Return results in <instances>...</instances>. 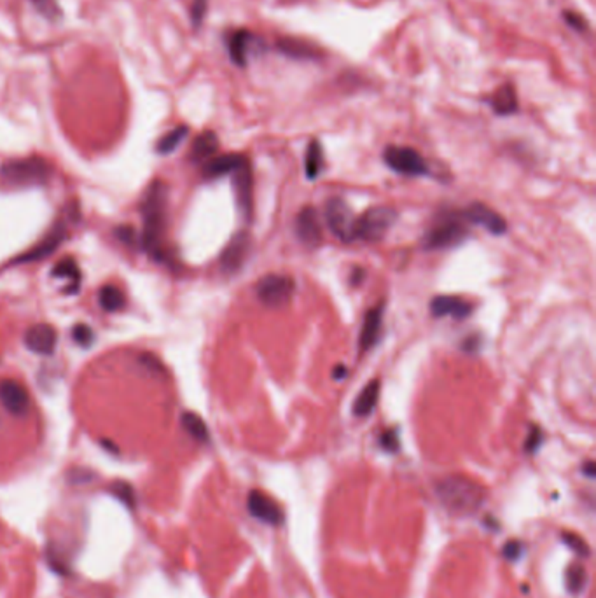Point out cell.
I'll list each match as a JSON object with an SVG mask.
<instances>
[{"label":"cell","mask_w":596,"mask_h":598,"mask_svg":"<svg viewBox=\"0 0 596 598\" xmlns=\"http://www.w3.org/2000/svg\"><path fill=\"white\" fill-rule=\"evenodd\" d=\"M166 208H168V188L165 182L156 181L149 186L142 201V247L145 252L156 261H165V249H163V235L166 228Z\"/></svg>","instance_id":"obj_1"},{"label":"cell","mask_w":596,"mask_h":598,"mask_svg":"<svg viewBox=\"0 0 596 598\" xmlns=\"http://www.w3.org/2000/svg\"><path fill=\"white\" fill-rule=\"evenodd\" d=\"M439 501L449 511L464 514L479 509L484 501V488L465 476H449L435 486Z\"/></svg>","instance_id":"obj_2"},{"label":"cell","mask_w":596,"mask_h":598,"mask_svg":"<svg viewBox=\"0 0 596 598\" xmlns=\"http://www.w3.org/2000/svg\"><path fill=\"white\" fill-rule=\"evenodd\" d=\"M53 170L42 158L9 159L0 166V178L11 186L44 184L51 178Z\"/></svg>","instance_id":"obj_3"},{"label":"cell","mask_w":596,"mask_h":598,"mask_svg":"<svg viewBox=\"0 0 596 598\" xmlns=\"http://www.w3.org/2000/svg\"><path fill=\"white\" fill-rule=\"evenodd\" d=\"M465 223L467 220L462 217V214L439 217L427 230L425 236H423V247L429 250H439L460 245L469 236V230Z\"/></svg>","instance_id":"obj_4"},{"label":"cell","mask_w":596,"mask_h":598,"mask_svg":"<svg viewBox=\"0 0 596 598\" xmlns=\"http://www.w3.org/2000/svg\"><path fill=\"white\" fill-rule=\"evenodd\" d=\"M397 219H399V212L392 207L380 205V207L369 208L357 219L355 240H362L368 243L380 242L392 230Z\"/></svg>","instance_id":"obj_5"},{"label":"cell","mask_w":596,"mask_h":598,"mask_svg":"<svg viewBox=\"0 0 596 598\" xmlns=\"http://www.w3.org/2000/svg\"><path fill=\"white\" fill-rule=\"evenodd\" d=\"M294 291H296L294 278L287 275H277V273L262 277L255 285L257 299L270 308H282L289 304Z\"/></svg>","instance_id":"obj_6"},{"label":"cell","mask_w":596,"mask_h":598,"mask_svg":"<svg viewBox=\"0 0 596 598\" xmlns=\"http://www.w3.org/2000/svg\"><path fill=\"white\" fill-rule=\"evenodd\" d=\"M326 220L327 226L332 231V235L343 243L355 242V226H357V217L350 205L341 198H331L326 203Z\"/></svg>","instance_id":"obj_7"},{"label":"cell","mask_w":596,"mask_h":598,"mask_svg":"<svg viewBox=\"0 0 596 598\" xmlns=\"http://www.w3.org/2000/svg\"><path fill=\"white\" fill-rule=\"evenodd\" d=\"M383 159L393 171L400 175L422 177V175L429 173V166H427L423 156L411 147L388 146L383 151Z\"/></svg>","instance_id":"obj_8"},{"label":"cell","mask_w":596,"mask_h":598,"mask_svg":"<svg viewBox=\"0 0 596 598\" xmlns=\"http://www.w3.org/2000/svg\"><path fill=\"white\" fill-rule=\"evenodd\" d=\"M248 252H250V235L247 231H240L229 240L226 249L220 254V269L228 275L240 272V268L245 265Z\"/></svg>","instance_id":"obj_9"},{"label":"cell","mask_w":596,"mask_h":598,"mask_svg":"<svg viewBox=\"0 0 596 598\" xmlns=\"http://www.w3.org/2000/svg\"><path fill=\"white\" fill-rule=\"evenodd\" d=\"M462 217H464L467 223L486 228V230L494 235H504L507 231L506 219L500 214H496L494 208L486 207V205L479 203V201H474V203L469 205V207L462 212Z\"/></svg>","instance_id":"obj_10"},{"label":"cell","mask_w":596,"mask_h":598,"mask_svg":"<svg viewBox=\"0 0 596 598\" xmlns=\"http://www.w3.org/2000/svg\"><path fill=\"white\" fill-rule=\"evenodd\" d=\"M296 235L303 245L315 249L322 243V228L319 223V214L313 207L301 208L296 217Z\"/></svg>","instance_id":"obj_11"},{"label":"cell","mask_w":596,"mask_h":598,"mask_svg":"<svg viewBox=\"0 0 596 598\" xmlns=\"http://www.w3.org/2000/svg\"><path fill=\"white\" fill-rule=\"evenodd\" d=\"M248 511L254 518L265 521V523L270 525H280L284 523V511H282L280 506L273 501L271 497H267L262 491H250L248 493Z\"/></svg>","instance_id":"obj_12"},{"label":"cell","mask_w":596,"mask_h":598,"mask_svg":"<svg viewBox=\"0 0 596 598\" xmlns=\"http://www.w3.org/2000/svg\"><path fill=\"white\" fill-rule=\"evenodd\" d=\"M0 402L11 415L23 417L30 407V394L21 383L14 380H4L0 383Z\"/></svg>","instance_id":"obj_13"},{"label":"cell","mask_w":596,"mask_h":598,"mask_svg":"<svg viewBox=\"0 0 596 598\" xmlns=\"http://www.w3.org/2000/svg\"><path fill=\"white\" fill-rule=\"evenodd\" d=\"M56 341H58L56 331L49 324H37L25 333L26 348L39 356H49L55 352Z\"/></svg>","instance_id":"obj_14"},{"label":"cell","mask_w":596,"mask_h":598,"mask_svg":"<svg viewBox=\"0 0 596 598\" xmlns=\"http://www.w3.org/2000/svg\"><path fill=\"white\" fill-rule=\"evenodd\" d=\"M233 184H235L236 200H238L240 208L245 214V217H250L252 214V193H254V178H252V169L248 159L243 161L240 169L233 171Z\"/></svg>","instance_id":"obj_15"},{"label":"cell","mask_w":596,"mask_h":598,"mask_svg":"<svg viewBox=\"0 0 596 598\" xmlns=\"http://www.w3.org/2000/svg\"><path fill=\"white\" fill-rule=\"evenodd\" d=\"M430 311L434 317H453L462 321L471 315L472 304L457 296H435L430 303Z\"/></svg>","instance_id":"obj_16"},{"label":"cell","mask_w":596,"mask_h":598,"mask_svg":"<svg viewBox=\"0 0 596 598\" xmlns=\"http://www.w3.org/2000/svg\"><path fill=\"white\" fill-rule=\"evenodd\" d=\"M383 303L376 304L374 308H371L364 319V326H362L361 338H358V346H361L362 352H368L369 348H373L378 343V338L381 334V326H383Z\"/></svg>","instance_id":"obj_17"},{"label":"cell","mask_w":596,"mask_h":598,"mask_svg":"<svg viewBox=\"0 0 596 598\" xmlns=\"http://www.w3.org/2000/svg\"><path fill=\"white\" fill-rule=\"evenodd\" d=\"M277 46L285 56L294 60H304V62L312 60V62H315V60H320L324 56L322 49H320L319 46L309 43V41L284 37V39L278 41Z\"/></svg>","instance_id":"obj_18"},{"label":"cell","mask_w":596,"mask_h":598,"mask_svg":"<svg viewBox=\"0 0 596 598\" xmlns=\"http://www.w3.org/2000/svg\"><path fill=\"white\" fill-rule=\"evenodd\" d=\"M65 238H67V228H65V224H56V226L51 230V233L46 236L39 245L33 247L30 252H26L25 256H21L20 259H18V262H33V261H41V259L51 256V254L55 252L60 245H62Z\"/></svg>","instance_id":"obj_19"},{"label":"cell","mask_w":596,"mask_h":598,"mask_svg":"<svg viewBox=\"0 0 596 598\" xmlns=\"http://www.w3.org/2000/svg\"><path fill=\"white\" fill-rule=\"evenodd\" d=\"M245 156L242 154H223L217 158H210L203 166V177L205 178H219L224 175L233 173L236 169L243 165Z\"/></svg>","instance_id":"obj_20"},{"label":"cell","mask_w":596,"mask_h":598,"mask_svg":"<svg viewBox=\"0 0 596 598\" xmlns=\"http://www.w3.org/2000/svg\"><path fill=\"white\" fill-rule=\"evenodd\" d=\"M490 105L499 116H511L518 110V95L513 85H504L490 98Z\"/></svg>","instance_id":"obj_21"},{"label":"cell","mask_w":596,"mask_h":598,"mask_svg":"<svg viewBox=\"0 0 596 598\" xmlns=\"http://www.w3.org/2000/svg\"><path fill=\"white\" fill-rule=\"evenodd\" d=\"M380 399V380H371L361 390L353 402V415L355 417H368L373 413V410L378 405Z\"/></svg>","instance_id":"obj_22"},{"label":"cell","mask_w":596,"mask_h":598,"mask_svg":"<svg viewBox=\"0 0 596 598\" xmlns=\"http://www.w3.org/2000/svg\"><path fill=\"white\" fill-rule=\"evenodd\" d=\"M252 36L247 30H236L228 37V51L229 58L238 67H245L248 60V46H250Z\"/></svg>","instance_id":"obj_23"},{"label":"cell","mask_w":596,"mask_h":598,"mask_svg":"<svg viewBox=\"0 0 596 598\" xmlns=\"http://www.w3.org/2000/svg\"><path fill=\"white\" fill-rule=\"evenodd\" d=\"M217 149H219V139H217L215 133L203 132L201 135H198L193 147H191V159L196 163L208 161L215 154Z\"/></svg>","instance_id":"obj_24"},{"label":"cell","mask_w":596,"mask_h":598,"mask_svg":"<svg viewBox=\"0 0 596 598\" xmlns=\"http://www.w3.org/2000/svg\"><path fill=\"white\" fill-rule=\"evenodd\" d=\"M324 170V151L319 140H312L304 154V171L308 178H316Z\"/></svg>","instance_id":"obj_25"},{"label":"cell","mask_w":596,"mask_h":598,"mask_svg":"<svg viewBox=\"0 0 596 598\" xmlns=\"http://www.w3.org/2000/svg\"><path fill=\"white\" fill-rule=\"evenodd\" d=\"M53 275L58 278H67L68 280V291L75 292L79 289V284H81V269H79L78 262L70 257H65L62 261H58V265L53 268Z\"/></svg>","instance_id":"obj_26"},{"label":"cell","mask_w":596,"mask_h":598,"mask_svg":"<svg viewBox=\"0 0 596 598\" xmlns=\"http://www.w3.org/2000/svg\"><path fill=\"white\" fill-rule=\"evenodd\" d=\"M182 427L186 429V432L189 434L191 437H194V439L200 441V443H206V441L210 439L208 427H206L203 418H201L200 415L193 413V411H186V413L182 415Z\"/></svg>","instance_id":"obj_27"},{"label":"cell","mask_w":596,"mask_h":598,"mask_svg":"<svg viewBox=\"0 0 596 598\" xmlns=\"http://www.w3.org/2000/svg\"><path fill=\"white\" fill-rule=\"evenodd\" d=\"M98 301H100V306L105 311H119L126 304L124 292L116 285H105L100 291Z\"/></svg>","instance_id":"obj_28"},{"label":"cell","mask_w":596,"mask_h":598,"mask_svg":"<svg viewBox=\"0 0 596 598\" xmlns=\"http://www.w3.org/2000/svg\"><path fill=\"white\" fill-rule=\"evenodd\" d=\"M187 133H189V128L184 127V124H182V127L174 128L171 132H168L165 137H161V140L158 142V147H156V149H158L159 154H170V152H174L182 142H184Z\"/></svg>","instance_id":"obj_29"},{"label":"cell","mask_w":596,"mask_h":598,"mask_svg":"<svg viewBox=\"0 0 596 598\" xmlns=\"http://www.w3.org/2000/svg\"><path fill=\"white\" fill-rule=\"evenodd\" d=\"M110 491H112V493L116 495V497L119 498L124 506H128L129 509L135 508V502H137L135 490H133V486L129 485V483L116 481L112 486H110Z\"/></svg>","instance_id":"obj_30"},{"label":"cell","mask_w":596,"mask_h":598,"mask_svg":"<svg viewBox=\"0 0 596 598\" xmlns=\"http://www.w3.org/2000/svg\"><path fill=\"white\" fill-rule=\"evenodd\" d=\"M584 584H586V570L579 565H572L567 574V588L572 593L582 592Z\"/></svg>","instance_id":"obj_31"},{"label":"cell","mask_w":596,"mask_h":598,"mask_svg":"<svg viewBox=\"0 0 596 598\" xmlns=\"http://www.w3.org/2000/svg\"><path fill=\"white\" fill-rule=\"evenodd\" d=\"M33 4L37 11L46 18V20L56 21L60 18V7L56 4V0H30Z\"/></svg>","instance_id":"obj_32"},{"label":"cell","mask_w":596,"mask_h":598,"mask_svg":"<svg viewBox=\"0 0 596 598\" xmlns=\"http://www.w3.org/2000/svg\"><path fill=\"white\" fill-rule=\"evenodd\" d=\"M72 338L83 348H87V346L93 345L95 341V333L90 326H84V324H78V326L72 329Z\"/></svg>","instance_id":"obj_33"},{"label":"cell","mask_w":596,"mask_h":598,"mask_svg":"<svg viewBox=\"0 0 596 598\" xmlns=\"http://www.w3.org/2000/svg\"><path fill=\"white\" fill-rule=\"evenodd\" d=\"M563 20L570 28L577 30V32H587V21L582 14L575 13V11H563Z\"/></svg>","instance_id":"obj_34"},{"label":"cell","mask_w":596,"mask_h":598,"mask_svg":"<svg viewBox=\"0 0 596 598\" xmlns=\"http://www.w3.org/2000/svg\"><path fill=\"white\" fill-rule=\"evenodd\" d=\"M380 444L387 452L395 453L399 449V434H397V429H387L380 437Z\"/></svg>","instance_id":"obj_35"},{"label":"cell","mask_w":596,"mask_h":598,"mask_svg":"<svg viewBox=\"0 0 596 598\" xmlns=\"http://www.w3.org/2000/svg\"><path fill=\"white\" fill-rule=\"evenodd\" d=\"M541 444H542V430L538 427H532L528 432V437H526L525 449L528 453H535Z\"/></svg>","instance_id":"obj_36"},{"label":"cell","mask_w":596,"mask_h":598,"mask_svg":"<svg viewBox=\"0 0 596 598\" xmlns=\"http://www.w3.org/2000/svg\"><path fill=\"white\" fill-rule=\"evenodd\" d=\"M563 539H565V543L570 544V546L574 548L579 555H584V556L590 555V548L586 546V543H584L580 537H577L575 534H563Z\"/></svg>","instance_id":"obj_37"},{"label":"cell","mask_w":596,"mask_h":598,"mask_svg":"<svg viewBox=\"0 0 596 598\" xmlns=\"http://www.w3.org/2000/svg\"><path fill=\"white\" fill-rule=\"evenodd\" d=\"M117 238L121 240V242L124 243V245L128 247H133L137 242V235H135V230H133L132 226H119L116 231Z\"/></svg>","instance_id":"obj_38"},{"label":"cell","mask_w":596,"mask_h":598,"mask_svg":"<svg viewBox=\"0 0 596 598\" xmlns=\"http://www.w3.org/2000/svg\"><path fill=\"white\" fill-rule=\"evenodd\" d=\"M479 345H481V336L479 334H472V336L465 338L462 348H464L467 353H476L477 350H479Z\"/></svg>","instance_id":"obj_39"},{"label":"cell","mask_w":596,"mask_h":598,"mask_svg":"<svg viewBox=\"0 0 596 598\" xmlns=\"http://www.w3.org/2000/svg\"><path fill=\"white\" fill-rule=\"evenodd\" d=\"M523 553L521 543L514 540V543H507L506 550H504V555H506L507 560H518L519 555Z\"/></svg>","instance_id":"obj_40"},{"label":"cell","mask_w":596,"mask_h":598,"mask_svg":"<svg viewBox=\"0 0 596 598\" xmlns=\"http://www.w3.org/2000/svg\"><path fill=\"white\" fill-rule=\"evenodd\" d=\"M364 277H366L364 269H355L353 275H351V284H353V285H361L362 280H364Z\"/></svg>","instance_id":"obj_41"},{"label":"cell","mask_w":596,"mask_h":598,"mask_svg":"<svg viewBox=\"0 0 596 598\" xmlns=\"http://www.w3.org/2000/svg\"><path fill=\"white\" fill-rule=\"evenodd\" d=\"M584 474L587 476V478H595L596 474V467H595V462L593 460H590V462H586V466H584Z\"/></svg>","instance_id":"obj_42"},{"label":"cell","mask_w":596,"mask_h":598,"mask_svg":"<svg viewBox=\"0 0 596 598\" xmlns=\"http://www.w3.org/2000/svg\"><path fill=\"white\" fill-rule=\"evenodd\" d=\"M346 373L348 371H346L345 365H336V369L332 371V376H334V380H341V378H345Z\"/></svg>","instance_id":"obj_43"}]
</instances>
